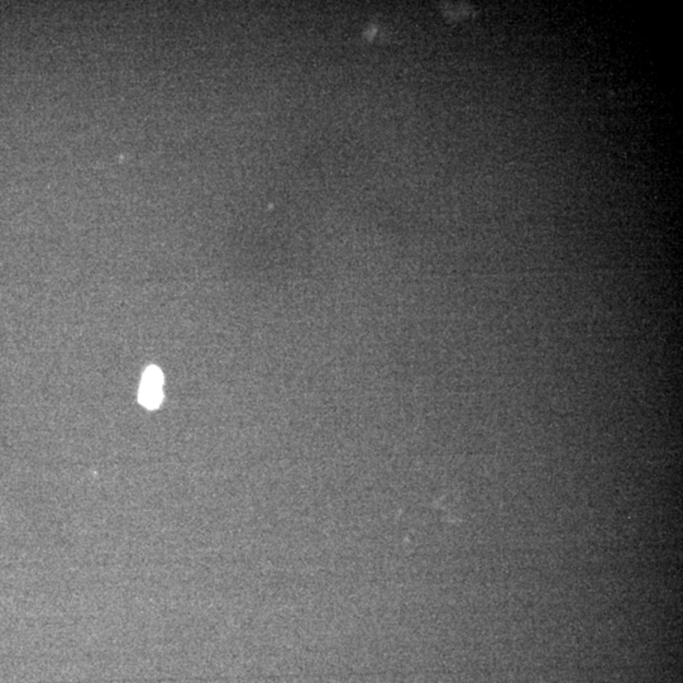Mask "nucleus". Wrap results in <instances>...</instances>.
Wrapping results in <instances>:
<instances>
[{
	"instance_id": "1",
	"label": "nucleus",
	"mask_w": 683,
	"mask_h": 683,
	"mask_svg": "<svg viewBox=\"0 0 683 683\" xmlns=\"http://www.w3.org/2000/svg\"><path fill=\"white\" fill-rule=\"evenodd\" d=\"M162 381L163 376L156 366L146 370L140 388V403L149 409H156L162 401Z\"/></svg>"
}]
</instances>
